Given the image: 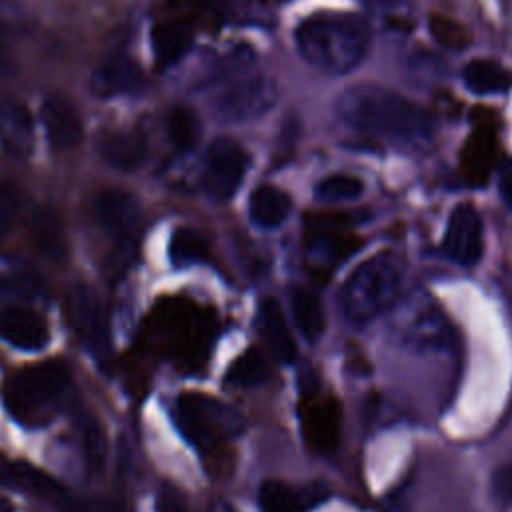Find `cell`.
<instances>
[{"label":"cell","mask_w":512,"mask_h":512,"mask_svg":"<svg viewBox=\"0 0 512 512\" xmlns=\"http://www.w3.org/2000/svg\"><path fill=\"white\" fill-rule=\"evenodd\" d=\"M0 512H10V508H8V504L4 500H0Z\"/></svg>","instance_id":"60d3db41"},{"label":"cell","mask_w":512,"mask_h":512,"mask_svg":"<svg viewBox=\"0 0 512 512\" xmlns=\"http://www.w3.org/2000/svg\"><path fill=\"white\" fill-rule=\"evenodd\" d=\"M174 422L180 434L200 452L210 454L244 430L242 414L202 392H184L174 404Z\"/></svg>","instance_id":"8992f818"},{"label":"cell","mask_w":512,"mask_h":512,"mask_svg":"<svg viewBox=\"0 0 512 512\" xmlns=\"http://www.w3.org/2000/svg\"><path fill=\"white\" fill-rule=\"evenodd\" d=\"M496 160V136L492 126L476 128L464 142L460 152V170L468 184H486Z\"/></svg>","instance_id":"d6986e66"},{"label":"cell","mask_w":512,"mask_h":512,"mask_svg":"<svg viewBox=\"0 0 512 512\" xmlns=\"http://www.w3.org/2000/svg\"><path fill=\"white\" fill-rule=\"evenodd\" d=\"M82 440H84V454H86L88 464L92 468H100L104 462V436L96 422H92V420L84 422Z\"/></svg>","instance_id":"e575fe53"},{"label":"cell","mask_w":512,"mask_h":512,"mask_svg":"<svg viewBox=\"0 0 512 512\" xmlns=\"http://www.w3.org/2000/svg\"><path fill=\"white\" fill-rule=\"evenodd\" d=\"M0 144L14 158H28L34 150V124L20 102L0 100Z\"/></svg>","instance_id":"ffe728a7"},{"label":"cell","mask_w":512,"mask_h":512,"mask_svg":"<svg viewBox=\"0 0 512 512\" xmlns=\"http://www.w3.org/2000/svg\"><path fill=\"white\" fill-rule=\"evenodd\" d=\"M498 192L502 202L506 204V208L512 212V164H506L500 170V178H498Z\"/></svg>","instance_id":"f35d334b"},{"label":"cell","mask_w":512,"mask_h":512,"mask_svg":"<svg viewBox=\"0 0 512 512\" xmlns=\"http://www.w3.org/2000/svg\"><path fill=\"white\" fill-rule=\"evenodd\" d=\"M46 286L42 278L26 268H10L0 272V300L4 304L26 306L42 300Z\"/></svg>","instance_id":"f1b7e54d"},{"label":"cell","mask_w":512,"mask_h":512,"mask_svg":"<svg viewBox=\"0 0 512 512\" xmlns=\"http://www.w3.org/2000/svg\"><path fill=\"white\" fill-rule=\"evenodd\" d=\"M154 510L156 512H190L182 494L178 490H174L172 486H164L158 490Z\"/></svg>","instance_id":"74e56055"},{"label":"cell","mask_w":512,"mask_h":512,"mask_svg":"<svg viewBox=\"0 0 512 512\" xmlns=\"http://www.w3.org/2000/svg\"><path fill=\"white\" fill-rule=\"evenodd\" d=\"M298 422L310 452L328 454L340 438L342 410L330 394H308L298 402Z\"/></svg>","instance_id":"4fadbf2b"},{"label":"cell","mask_w":512,"mask_h":512,"mask_svg":"<svg viewBox=\"0 0 512 512\" xmlns=\"http://www.w3.org/2000/svg\"><path fill=\"white\" fill-rule=\"evenodd\" d=\"M212 334L210 318L188 300H164L154 310L150 328L154 346L188 366H196L206 358Z\"/></svg>","instance_id":"5b68a950"},{"label":"cell","mask_w":512,"mask_h":512,"mask_svg":"<svg viewBox=\"0 0 512 512\" xmlns=\"http://www.w3.org/2000/svg\"><path fill=\"white\" fill-rule=\"evenodd\" d=\"M250 158L232 138H218L206 154L204 190L214 202H228L238 192Z\"/></svg>","instance_id":"7c38bea8"},{"label":"cell","mask_w":512,"mask_h":512,"mask_svg":"<svg viewBox=\"0 0 512 512\" xmlns=\"http://www.w3.org/2000/svg\"><path fill=\"white\" fill-rule=\"evenodd\" d=\"M490 490L498 502H504V504L512 502V462L502 464L494 470L490 480Z\"/></svg>","instance_id":"8d00e7d4"},{"label":"cell","mask_w":512,"mask_h":512,"mask_svg":"<svg viewBox=\"0 0 512 512\" xmlns=\"http://www.w3.org/2000/svg\"><path fill=\"white\" fill-rule=\"evenodd\" d=\"M98 154L110 168L134 172L146 158V142L136 132H104L98 140Z\"/></svg>","instance_id":"7402d4cb"},{"label":"cell","mask_w":512,"mask_h":512,"mask_svg":"<svg viewBox=\"0 0 512 512\" xmlns=\"http://www.w3.org/2000/svg\"><path fill=\"white\" fill-rule=\"evenodd\" d=\"M70 384L66 364L48 360L10 374L0 386L8 416L24 428H44L60 412Z\"/></svg>","instance_id":"3957f363"},{"label":"cell","mask_w":512,"mask_h":512,"mask_svg":"<svg viewBox=\"0 0 512 512\" xmlns=\"http://www.w3.org/2000/svg\"><path fill=\"white\" fill-rule=\"evenodd\" d=\"M166 132L172 146L180 152L190 150L200 134V124L196 114L186 106H176L170 110L166 120Z\"/></svg>","instance_id":"1f68e13d"},{"label":"cell","mask_w":512,"mask_h":512,"mask_svg":"<svg viewBox=\"0 0 512 512\" xmlns=\"http://www.w3.org/2000/svg\"><path fill=\"white\" fill-rule=\"evenodd\" d=\"M294 40L310 66L328 74H348L368 52L370 28L352 12H318L296 26Z\"/></svg>","instance_id":"7a4b0ae2"},{"label":"cell","mask_w":512,"mask_h":512,"mask_svg":"<svg viewBox=\"0 0 512 512\" xmlns=\"http://www.w3.org/2000/svg\"><path fill=\"white\" fill-rule=\"evenodd\" d=\"M168 258L174 268H188L204 262L208 258L206 238L190 226L176 228L168 242Z\"/></svg>","instance_id":"f546056e"},{"label":"cell","mask_w":512,"mask_h":512,"mask_svg":"<svg viewBox=\"0 0 512 512\" xmlns=\"http://www.w3.org/2000/svg\"><path fill=\"white\" fill-rule=\"evenodd\" d=\"M392 308V332L404 346L418 352H438L450 346V324L430 294L412 292L396 300Z\"/></svg>","instance_id":"52a82bcc"},{"label":"cell","mask_w":512,"mask_h":512,"mask_svg":"<svg viewBox=\"0 0 512 512\" xmlns=\"http://www.w3.org/2000/svg\"><path fill=\"white\" fill-rule=\"evenodd\" d=\"M360 246L342 214H314L306 220L304 254L314 274L326 276Z\"/></svg>","instance_id":"30bf717a"},{"label":"cell","mask_w":512,"mask_h":512,"mask_svg":"<svg viewBox=\"0 0 512 512\" xmlns=\"http://www.w3.org/2000/svg\"><path fill=\"white\" fill-rule=\"evenodd\" d=\"M464 84L476 94H502L512 88V70L496 60L476 58L464 66Z\"/></svg>","instance_id":"83f0119b"},{"label":"cell","mask_w":512,"mask_h":512,"mask_svg":"<svg viewBox=\"0 0 512 512\" xmlns=\"http://www.w3.org/2000/svg\"><path fill=\"white\" fill-rule=\"evenodd\" d=\"M194 34L182 22H158L150 32L154 60L160 68L176 64L192 46Z\"/></svg>","instance_id":"cb8c5ba5"},{"label":"cell","mask_w":512,"mask_h":512,"mask_svg":"<svg viewBox=\"0 0 512 512\" xmlns=\"http://www.w3.org/2000/svg\"><path fill=\"white\" fill-rule=\"evenodd\" d=\"M28 236L36 252L48 260H62L66 254L64 224L52 208H38L28 220Z\"/></svg>","instance_id":"603a6c76"},{"label":"cell","mask_w":512,"mask_h":512,"mask_svg":"<svg viewBox=\"0 0 512 512\" xmlns=\"http://www.w3.org/2000/svg\"><path fill=\"white\" fill-rule=\"evenodd\" d=\"M0 340L18 350L38 352L50 342V328L36 310L4 304L0 308Z\"/></svg>","instance_id":"9a60e30c"},{"label":"cell","mask_w":512,"mask_h":512,"mask_svg":"<svg viewBox=\"0 0 512 512\" xmlns=\"http://www.w3.org/2000/svg\"><path fill=\"white\" fill-rule=\"evenodd\" d=\"M66 318L86 352L104 368L112 358V338L100 296L86 284H74L66 294Z\"/></svg>","instance_id":"9c48e42d"},{"label":"cell","mask_w":512,"mask_h":512,"mask_svg":"<svg viewBox=\"0 0 512 512\" xmlns=\"http://www.w3.org/2000/svg\"><path fill=\"white\" fill-rule=\"evenodd\" d=\"M482 248L484 230L478 210L468 202L454 206L442 240L444 256L460 266H474L482 256Z\"/></svg>","instance_id":"5bb4252c"},{"label":"cell","mask_w":512,"mask_h":512,"mask_svg":"<svg viewBox=\"0 0 512 512\" xmlns=\"http://www.w3.org/2000/svg\"><path fill=\"white\" fill-rule=\"evenodd\" d=\"M290 210H292L290 196L284 190L270 184H262L254 188L248 200V212L252 222L266 230H272L284 224Z\"/></svg>","instance_id":"d4e9b609"},{"label":"cell","mask_w":512,"mask_h":512,"mask_svg":"<svg viewBox=\"0 0 512 512\" xmlns=\"http://www.w3.org/2000/svg\"><path fill=\"white\" fill-rule=\"evenodd\" d=\"M364 192V182L352 174H332L322 178L314 194L320 202H348Z\"/></svg>","instance_id":"d6a6232c"},{"label":"cell","mask_w":512,"mask_h":512,"mask_svg":"<svg viewBox=\"0 0 512 512\" xmlns=\"http://www.w3.org/2000/svg\"><path fill=\"white\" fill-rule=\"evenodd\" d=\"M328 496L324 482L290 486L280 480H266L260 486L258 502L262 512H310Z\"/></svg>","instance_id":"2e32d148"},{"label":"cell","mask_w":512,"mask_h":512,"mask_svg":"<svg viewBox=\"0 0 512 512\" xmlns=\"http://www.w3.org/2000/svg\"><path fill=\"white\" fill-rule=\"evenodd\" d=\"M276 102V86L262 74H232L214 100V114L224 122H246L266 114Z\"/></svg>","instance_id":"8fae6325"},{"label":"cell","mask_w":512,"mask_h":512,"mask_svg":"<svg viewBox=\"0 0 512 512\" xmlns=\"http://www.w3.org/2000/svg\"><path fill=\"white\" fill-rule=\"evenodd\" d=\"M428 30H430L432 38L448 50H466L472 42L470 32L460 22H456L448 16H442V14L430 16Z\"/></svg>","instance_id":"836d02e7"},{"label":"cell","mask_w":512,"mask_h":512,"mask_svg":"<svg viewBox=\"0 0 512 512\" xmlns=\"http://www.w3.org/2000/svg\"><path fill=\"white\" fill-rule=\"evenodd\" d=\"M18 208V194L10 184H0V242L6 238Z\"/></svg>","instance_id":"d590c367"},{"label":"cell","mask_w":512,"mask_h":512,"mask_svg":"<svg viewBox=\"0 0 512 512\" xmlns=\"http://www.w3.org/2000/svg\"><path fill=\"white\" fill-rule=\"evenodd\" d=\"M290 308L300 334L308 342H316L326 328V316L318 294L310 288L296 286L290 292Z\"/></svg>","instance_id":"4316f807"},{"label":"cell","mask_w":512,"mask_h":512,"mask_svg":"<svg viewBox=\"0 0 512 512\" xmlns=\"http://www.w3.org/2000/svg\"><path fill=\"white\" fill-rule=\"evenodd\" d=\"M210 512H234V510H232L226 502H222V500H220V502H214V504H212Z\"/></svg>","instance_id":"ab89813d"},{"label":"cell","mask_w":512,"mask_h":512,"mask_svg":"<svg viewBox=\"0 0 512 512\" xmlns=\"http://www.w3.org/2000/svg\"><path fill=\"white\" fill-rule=\"evenodd\" d=\"M92 212L98 228L114 242L112 270L124 268L136 252V238L142 228V210L136 196L120 188H106L94 198Z\"/></svg>","instance_id":"ba28073f"},{"label":"cell","mask_w":512,"mask_h":512,"mask_svg":"<svg viewBox=\"0 0 512 512\" xmlns=\"http://www.w3.org/2000/svg\"><path fill=\"white\" fill-rule=\"evenodd\" d=\"M402 284V264L392 252L364 260L344 282L342 312L354 326H364L392 308Z\"/></svg>","instance_id":"277c9868"},{"label":"cell","mask_w":512,"mask_h":512,"mask_svg":"<svg viewBox=\"0 0 512 512\" xmlns=\"http://www.w3.org/2000/svg\"><path fill=\"white\" fill-rule=\"evenodd\" d=\"M40 112L46 138L54 150H70L80 142L82 120L68 100L52 96L44 100Z\"/></svg>","instance_id":"ac0fdd59"},{"label":"cell","mask_w":512,"mask_h":512,"mask_svg":"<svg viewBox=\"0 0 512 512\" xmlns=\"http://www.w3.org/2000/svg\"><path fill=\"white\" fill-rule=\"evenodd\" d=\"M2 474L12 484H18L22 490L30 492L32 496H36L40 500H46L52 504H62V502L66 504V500H68L66 488L56 478H52L50 474L38 470L36 466L26 464V462L6 464Z\"/></svg>","instance_id":"484cf974"},{"label":"cell","mask_w":512,"mask_h":512,"mask_svg":"<svg viewBox=\"0 0 512 512\" xmlns=\"http://www.w3.org/2000/svg\"><path fill=\"white\" fill-rule=\"evenodd\" d=\"M268 378V364L258 348L244 350L226 370V384L234 388H254Z\"/></svg>","instance_id":"4dcf8cb0"},{"label":"cell","mask_w":512,"mask_h":512,"mask_svg":"<svg viewBox=\"0 0 512 512\" xmlns=\"http://www.w3.org/2000/svg\"><path fill=\"white\" fill-rule=\"evenodd\" d=\"M144 74L138 64L126 56L104 60L92 74L90 88L100 98L138 94L144 88Z\"/></svg>","instance_id":"e0dca14e"},{"label":"cell","mask_w":512,"mask_h":512,"mask_svg":"<svg viewBox=\"0 0 512 512\" xmlns=\"http://www.w3.org/2000/svg\"><path fill=\"white\" fill-rule=\"evenodd\" d=\"M336 114L354 130L404 148L426 146L436 130L428 110L374 84L344 90L336 100Z\"/></svg>","instance_id":"6da1fadb"},{"label":"cell","mask_w":512,"mask_h":512,"mask_svg":"<svg viewBox=\"0 0 512 512\" xmlns=\"http://www.w3.org/2000/svg\"><path fill=\"white\" fill-rule=\"evenodd\" d=\"M258 332L272 352V356L284 364H290L296 358V344L288 330L284 312L274 298H266L258 308Z\"/></svg>","instance_id":"44dd1931"}]
</instances>
